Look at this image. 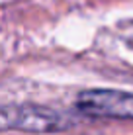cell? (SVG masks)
<instances>
[{"label": "cell", "mask_w": 133, "mask_h": 135, "mask_svg": "<svg viewBox=\"0 0 133 135\" xmlns=\"http://www.w3.org/2000/svg\"><path fill=\"white\" fill-rule=\"evenodd\" d=\"M71 125L65 115L41 106H8L2 110V127H16L33 133L61 131Z\"/></svg>", "instance_id": "obj_1"}, {"label": "cell", "mask_w": 133, "mask_h": 135, "mask_svg": "<svg viewBox=\"0 0 133 135\" xmlns=\"http://www.w3.org/2000/svg\"><path fill=\"white\" fill-rule=\"evenodd\" d=\"M76 108L94 118L133 119V94L120 90H86L76 98Z\"/></svg>", "instance_id": "obj_2"}]
</instances>
